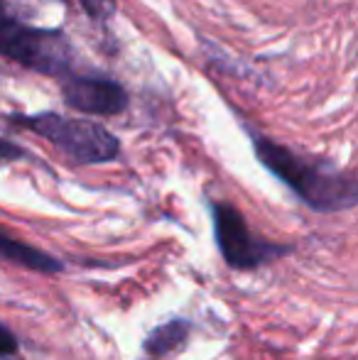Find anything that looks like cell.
Returning <instances> with one entry per match:
<instances>
[{"label": "cell", "instance_id": "8", "mask_svg": "<svg viewBox=\"0 0 358 360\" xmlns=\"http://www.w3.org/2000/svg\"><path fill=\"white\" fill-rule=\"evenodd\" d=\"M20 351V341L13 331H10L5 323H0V360L3 358H13Z\"/></svg>", "mask_w": 358, "mask_h": 360}, {"label": "cell", "instance_id": "2", "mask_svg": "<svg viewBox=\"0 0 358 360\" xmlns=\"http://www.w3.org/2000/svg\"><path fill=\"white\" fill-rule=\"evenodd\" d=\"M10 120L52 143L77 165H106L120 155V140L94 120L69 118L52 110L37 115H10Z\"/></svg>", "mask_w": 358, "mask_h": 360}, {"label": "cell", "instance_id": "6", "mask_svg": "<svg viewBox=\"0 0 358 360\" xmlns=\"http://www.w3.org/2000/svg\"><path fill=\"white\" fill-rule=\"evenodd\" d=\"M0 260L13 262V265H20L30 272H37V275H59V272H64V262L59 257L20 240L10 231H5L3 226H0Z\"/></svg>", "mask_w": 358, "mask_h": 360}, {"label": "cell", "instance_id": "1", "mask_svg": "<svg viewBox=\"0 0 358 360\" xmlns=\"http://www.w3.org/2000/svg\"><path fill=\"white\" fill-rule=\"evenodd\" d=\"M253 150L260 165L317 214H341L356 206L358 189L354 176L341 172L331 162L307 157L280 143H272L263 135H253Z\"/></svg>", "mask_w": 358, "mask_h": 360}, {"label": "cell", "instance_id": "9", "mask_svg": "<svg viewBox=\"0 0 358 360\" xmlns=\"http://www.w3.org/2000/svg\"><path fill=\"white\" fill-rule=\"evenodd\" d=\"M82 5L94 20L110 18V13L115 10V0H82Z\"/></svg>", "mask_w": 358, "mask_h": 360}, {"label": "cell", "instance_id": "11", "mask_svg": "<svg viewBox=\"0 0 358 360\" xmlns=\"http://www.w3.org/2000/svg\"><path fill=\"white\" fill-rule=\"evenodd\" d=\"M3 18H13V15L8 13V3H5V0H0V20Z\"/></svg>", "mask_w": 358, "mask_h": 360}, {"label": "cell", "instance_id": "7", "mask_svg": "<svg viewBox=\"0 0 358 360\" xmlns=\"http://www.w3.org/2000/svg\"><path fill=\"white\" fill-rule=\"evenodd\" d=\"M191 321L189 319H172L167 323H160L158 328L148 333L143 343V351L153 358H167L170 353L179 351L186 341H189V333H191Z\"/></svg>", "mask_w": 358, "mask_h": 360}, {"label": "cell", "instance_id": "3", "mask_svg": "<svg viewBox=\"0 0 358 360\" xmlns=\"http://www.w3.org/2000/svg\"><path fill=\"white\" fill-rule=\"evenodd\" d=\"M0 57L30 72L64 79L74 74L77 49L64 30L34 27L15 18H3L0 20Z\"/></svg>", "mask_w": 358, "mask_h": 360}, {"label": "cell", "instance_id": "5", "mask_svg": "<svg viewBox=\"0 0 358 360\" xmlns=\"http://www.w3.org/2000/svg\"><path fill=\"white\" fill-rule=\"evenodd\" d=\"M62 98L69 108L89 115H118L128 108V91L106 76L77 72L64 76Z\"/></svg>", "mask_w": 358, "mask_h": 360}, {"label": "cell", "instance_id": "10", "mask_svg": "<svg viewBox=\"0 0 358 360\" xmlns=\"http://www.w3.org/2000/svg\"><path fill=\"white\" fill-rule=\"evenodd\" d=\"M0 157L3 160H23V157H27V152L23 147L8 143V140H0Z\"/></svg>", "mask_w": 358, "mask_h": 360}, {"label": "cell", "instance_id": "4", "mask_svg": "<svg viewBox=\"0 0 358 360\" xmlns=\"http://www.w3.org/2000/svg\"><path fill=\"white\" fill-rule=\"evenodd\" d=\"M211 221H214L216 248L231 270H258V267L292 252V245L255 238L245 216L226 201L211 204Z\"/></svg>", "mask_w": 358, "mask_h": 360}]
</instances>
